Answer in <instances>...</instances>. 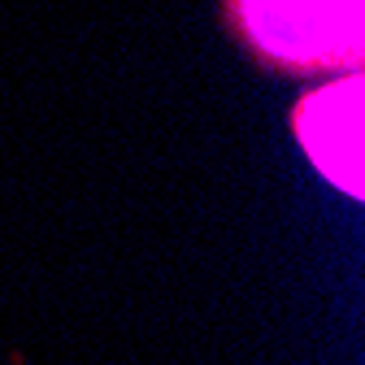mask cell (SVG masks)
I'll return each mask as SVG.
<instances>
[{
    "instance_id": "cell-2",
    "label": "cell",
    "mask_w": 365,
    "mask_h": 365,
    "mask_svg": "<svg viewBox=\"0 0 365 365\" xmlns=\"http://www.w3.org/2000/svg\"><path fill=\"white\" fill-rule=\"evenodd\" d=\"M309 161L348 196H361V74H335L292 113Z\"/></svg>"
},
{
    "instance_id": "cell-1",
    "label": "cell",
    "mask_w": 365,
    "mask_h": 365,
    "mask_svg": "<svg viewBox=\"0 0 365 365\" xmlns=\"http://www.w3.org/2000/svg\"><path fill=\"white\" fill-rule=\"evenodd\" d=\"M222 26L269 74H361V0H217Z\"/></svg>"
}]
</instances>
